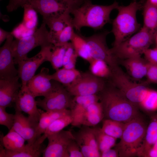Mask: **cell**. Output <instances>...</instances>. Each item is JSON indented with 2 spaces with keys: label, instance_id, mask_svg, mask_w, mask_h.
Instances as JSON below:
<instances>
[{
  "label": "cell",
  "instance_id": "1",
  "mask_svg": "<svg viewBox=\"0 0 157 157\" xmlns=\"http://www.w3.org/2000/svg\"><path fill=\"white\" fill-rule=\"evenodd\" d=\"M97 95L105 119L126 123L139 116L137 106L111 85L106 86Z\"/></svg>",
  "mask_w": 157,
  "mask_h": 157
},
{
  "label": "cell",
  "instance_id": "2",
  "mask_svg": "<svg viewBox=\"0 0 157 157\" xmlns=\"http://www.w3.org/2000/svg\"><path fill=\"white\" fill-rule=\"evenodd\" d=\"M119 6L116 1L107 6L93 4L91 0L85 2L70 12L73 16L72 23L74 28L78 31L84 27L96 30L102 28L110 22L111 12L117 9Z\"/></svg>",
  "mask_w": 157,
  "mask_h": 157
},
{
  "label": "cell",
  "instance_id": "3",
  "mask_svg": "<svg viewBox=\"0 0 157 157\" xmlns=\"http://www.w3.org/2000/svg\"><path fill=\"white\" fill-rule=\"evenodd\" d=\"M142 7L140 3L135 1L127 6H118V14L112 23L111 32L115 36L113 47L130 38L140 28V24L137 21L136 15Z\"/></svg>",
  "mask_w": 157,
  "mask_h": 157
},
{
  "label": "cell",
  "instance_id": "4",
  "mask_svg": "<svg viewBox=\"0 0 157 157\" xmlns=\"http://www.w3.org/2000/svg\"><path fill=\"white\" fill-rule=\"evenodd\" d=\"M147 128L144 120L139 116L126 123L120 140L115 146L119 156H137L143 142Z\"/></svg>",
  "mask_w": 157,
  "mask_h": 157
},
{
  "label": "cell",
  "instance_id": "5",
  "mask_svg": "<svg viewBox=\"0 0 157 157\" xmlns=\"http://www.w3.org/2000/svg\"><path fill=\"white\" fill-rule=\"evenodd\" d=\"M155 35L142 26L136 33L110 49V51L118 60L140 56L153 43Z\"/></svg>",
  "mask_w": 157,
  "mask_h": 157
},
{
  "label": "cell",
  "instance_id": "6",
  "mask_svg": "<svg viewBox=\"0 0 157 157\" xmlns=\"http://www.w3.org/2000/svg\"><path fill=\"white\" fill-rule=\"evenodd\" d=\"M46 25L43 22L39 28L32 34L13 41L12 49L15 64H18L27 59L28 53L37 47L42 48L53 45Z\"/></svg>",
  "mask_w": 157,
  "mask_h": 157
},
{
  "label": "cell",
  "instance_id": "7",
  "mask_svg": "<svg viewBox=\"0 0 157 157\" xmlns=\"http://www.w3.org/2000/svg\"><path fill=\"white\" fill-rule=\"evenodd\" d=\"M110 84L117 89L129 101L137 106L145 97L148 82L137 83L131 81L119 67L112 71Z\"/></svg>",
  "mask_w": 157,
  "mask_h": 157
},
{
  "label": "cell",
  "instance_id": "8",
  "mask_svg": "<svg viewBox=\"0 0 157 157\" xmlns=\"http://www.w3.org/2000/svg\"><path fill=\"white\" fill-rule=\"evenodd\" d=\"M51 91L42 99L36 100L38 106L46 111H57L69 109L73 97L61 83L52 80Z\"/></svg>",
  "mask_w": 157,
  "mask_h": 157
},
{
  "label": "cell",
  "instance_id": "9",
  "mask_svg": "<svg viewBox=\"0 0 157 157\" xmlns=\"http://www.w3.org/2000/svg\"><path fill=\"white\" fill-rule=\"evenodd\" d=\"M106 86L104 79L90 72L81 73L71 84L65 87L73 96L97 94Z\"/></svg>",
  "mask_w": 157,
  "mask_h": 157
},
{
  "label": "cell",
  "instance_id": "10",
  "mask_svg": "<svg viewBox=\"0 0 157 157\" xmlns=\"http://www.w3.org/2000/svg\"><path fill=\"white\" fill-rule=\"evenodd\" d=\"M108 33L105 32L84 37L90 47L92 59L104 61L112 71L119 66L118 60L111 53L106 44V38Z\"/></svg>",
  "mask_w": 157,
  "mask_h": 157
},
{
  "label": "cell",
  "instance_id": "11",
  "mask_svg": "<svg viewBox=\"0 0 157 157\" xmlns=\"http://www.w3.org/2000/svg\"><path fill=\"white\" fill-rule=\"evenodd\" d=\"M48 144L42 151L43 157H69L68 146L74 139L71 130H63L48 136Z\"/></svg>",
  "mask_w": 157,
  "mask_h": 157
},
{
  "label": "cell",
  "instance_id": "12",
  "mask_svg": "<svg viewBox=\"0 0 157 157\" xmlns=\"http://www.w3.org/2000/svg\"><path fill=\"white\" fill-rule=\"evenodd\" d=\"M53 45L41 48L40 51L36 55L31 58H28L18 64V76L21 80L22 86H26L40 66L44 62L48 61Z\"/></svg>",
  "mask_w": 157,
  "mask_h": 157
},
{
  "label": "cell",
  "instance_id": "13",
  "mask_svg": "<svg viewBox=\"0 0 157 157\" xmlns=\"http://www.w3.org/2000/svg\"><path fill=\"white\" fill-rule=\"evenodd\" d=\"M35 98L26 85L22 86L14 103L15 110L26 113L28 114V117L31 122L38 124L42 110L38 108Z\"/></svg>",
  "mask_w": 157,
  "mask_h": 157
},
{
  "label": "cell",
  "instance_id": "14",
  "mask_svg": "<svg viewBox=\"0 0 157 157\" xmlns=\"http://www.w3.org/2000/svg\"><path fill=\"white\" fill-rule=\"evenodd\" d=\"M73 134L84 157H100L92 128L83 125L78 131Z\"/></svg>",
  "mask_w": 157,
  "mask_h": 157
},
{
  "label": "cell",
  "instance_id": "15",
  "mask_svg": "<svg viewBox=\"0 0 157 157\" xmlns=\"http://www.w3.org/2000/svg\"><path fill=\"white\" fill-rule=\"evenodd\" d=\"M45 19L73 9L67 0H33L28 3Z\"/></svg>",
  "mask_w": 157,
  "mask_h": 157
},
{
  "label": "cell",
  "instance_id": "16",
  "mask_svg": "<svg viewBox=\"0 0 157 157\" xmlns=\"http://www.w3.org/2000/svg\"><path fill=\"white\" fill-rule=\"evenodd\" d=\"M13 36L11 34L0 49V78L6 79L18 76V70L15 66L12 49Z\"/></svg>",
  "mask_w": 157,
  "mask_h": 157
},
{
  "label": "cell",
  "instance_id": "17",
  "mask_svg": "<svg viewBox=\"0 0 157 157\" xmlns=\"http://www.w3.org/2000/svg\"><path fill=\"white\" fill-rule=\"evenodd\" d=\"M49 75L48 69L42 68L40 72L27 83L26 86L28 89L35 97H44L51 90L52 83Z\"/></svg>",
  "mask_w": 157,
  "mask_h": 157
},
{
  "label": "cell",
  "instance_id": "18",
  "mask_svg": "<svg viewBox=\"0 0 157 157\" xmlns=\"http://www.w3.org/2000/svg\"><path fill=\"white\" fill-rule=\"evenodd\" d=\"M98 101H99V99L97 94L74 96L69 108L72 119L71 124L74 126L81 125L83 116L88 106Z\"/></svg>",
  "mask_w": 157,
  "mask_h": 157
},
{
  "label": "cell",
  "instance_id": "19",
  "mask_svg": "<svg viewBox=\"0 0 157 157\" xmlns=\"http://www.w3.org/2000/svg\"><path fill=\"white\" fill-rule=\"evenodd\" d=\"M18 76L6 79H0V106L6 108L10 106L20 89Z\"/></svg>",
  "mask_w": 157,
  "mask_h": 157
},
{
  "label": "cell",
  "instance_id": "20",
  "mask_svg": "<svg viewBox=\"0 0 157 157\" xmlns=\"http://www.w3.org/2000/svg\"><path fill=\"white\" fill-rule=\"evenodd\" d=\"M47 138L43 134L35 141L27 143L22 150L15 151L8 150L3 146L0 147V157H39L42 153V144Z\"/></svg>",
  "mask_w": 157,
  "mask_h": 157
},
{
  "label": "cell",
  "instance_id": "21",
  "mask_svg": "<svg viewBox=\"0 0 157 157\" xmlns=\"http://www.w3.org/2000/svg\"><path fill=\"white\" fill-rule=\"evenodd\" d=\"M122 63L133 78L140 79L146 76L149 63L141 56L123 60Z\"/></svg>",
  "mask_w": 157,
  "mask_h": 157
},
{
  "label": "cell",
  "instance_id": "22",
  "mask_svg": "<svg viewBox=\"0 0 157 157\" xmlns=\"http://www.w3.org/2000/svg\"><path fill=\"white\" fill-rule=\"evenodd\" d=\"M69 11L62 14L53 15L43 19V22L46 24L50 29L49 33L52 44L65 26L66 23L71 17Z\"/></svg>",
  "mask_w": 157,
  "mask_h": 157
},
{
  "label": "cell",
  "instance_id": "23",
  "mask_svg": "<svg viewBox=\"0 0 157 157\" xmlns=\"http://www.w3.org/2000/svg\"><path fill=\"white\" fill-rule=\"evenodd\" d=\"M104 118L101 104L99 101L90 105L86 109L83 116L81 125L94 126Z\"/></svg>",
  "mask_w": 157,
  "mask_h": 157
},
{
  "label": "cell",
  "instance_id": "24",
  "mask_svg": "<svg viewBox=\"0 0 157 157\" xmlns=\"http://www.w3.org/2000/svg\"><path fill=\"white\" fill-rule=\"evenodd\" d=\"M69 115H70V111L69 109L45 112L42 111L37 127V138L40 137L44 133L48 126L55 120Z\"/></svg>",
  "mask_w": 157,
  "mask_h": 157
},
{
  "label": "cell",
  "instance_id": "25",
  "mask_svg": "<svg viewBox=\"0 0 157 157\" xmlns=\"http://www.w3.org/2000/svg\"><path fill=\"white\" fill-rule=\"evenodd\" d=\"M1 144L7 150L20 151L24 148L25 140L19 134L12 129L6 135L0 137Z\"/></svg>",
  "mask_w": 157,
  "mask_h": 157
},
{
  "label": "cell",
  "instance_id": "26",
  "mask_svg": "<svg viewBox=\"0 0 157 157\" xmlns=\"http://www.w3.org/2000/svg\"><path fill=\"white\" fill-rule=\"evenodd\" d=\"M157 140V117L147 127L144 140L137 156L147 157L148 153Z\"/></svg>",
  "mask_w": 157,
  "mask_h": 157
},
{
  "label": "cell",
  "instance_id": "27",
  "mask_svg": "<svg viewBox=\"0 0 157 157\" xmlns=\"http://www.w3.org/2000/svg\"><path fill=\"white\" fill-rule=\"evenodd\" d=\"M143 27L156 34L157 32V6L147 0L143 6Z\"/></svg>",
  "mask_w": 157,
  "mask_h": 157
},
{
  "label": "cell",
  "instance_id": "28",
  "mask_svg": "<svg viewBox=\"0 0 157 157\" xmlns=\"http://www.w3.org/2000/svg\"><path fill=\"white\" fill-rule=\"evenodd\" d=\"M81 73L76 68L67 69L63 67L56 70L53 74H50L49 77L51 80L56 81L66 87L73 83Z\"/></svg>",
  "mask_w": 157,
  "mask_h": 157
},
{
  "label": "cell",
  "instance_id": "29",
  "mask_svg": "<svg viewBox=\"0 0 157 157\" xmlns=\"http://www.w3.org/2000/svg\"><path fill=\"white\" fill-rule=\"evenodd\" d=\"M71 42L78 56L89 63L93 59L90 47L84 37L75 32Z\"/></svg>",
  "mask_w": 157,
  "mask_h": 157
},
{
  "label": "cell",
  "instance_id": "30",
  "mask_svg": "<svg viewBox=\"0 0 157 157\" xmlns=\"http://www.w3.org/2000/svg\"><path fill=\"white\" fill-rule=\"evenodd\" d=\"M125 125L126 123L105 119L103 120L101 129L106 134L117 139L121 138Z\"/></svg>",
  "mask_w": 157,
  "mask_h": 157
},
{
  "label": "cell",
  "instance_id": "31",
  "mask_svg": "<svg viewBox=\"0 0 157 157\" xmlns=\"http://www.w3.org/2000/svg\"><path fill=\"white\" fill-rule=\"evenodd\" d=\"M92 129L100 153L115 146L117 139L106 134L101 128L95 126Z\"/></svg>",
  "mask_w": 157,
  "mask_h": 157
},
{
  "label": "cell",
  "instance_id": "32",
  "mask_svg": "<svg viewBox=\"0 0 157 157\" xmlns=\"http://www.w3.org/2000/svg\"><path fill=\"white\" fill-rule=\"evenodd\" d=\"M89 63V72L92 74L103 79L110 78L112 71L105 62L101 60L92 59Z\"/></svg>",
  "mask_w": 157,
  "mask_h": 157
},
{
  "label": "cell",
  "instance_id": "33",
  "mask_svg": "<svg viewBox=\"0 0 157 157\" xmlns=\"http://www.w3.org/2000/svg\"><path fill=\"white\" fill-rule=\"evenodd\" d=\"M68 43L63 45H53L52 47L48 61L56 70L63 67L64 57Z\"/></svg>",
  "mask_w": 157,
  "mask_h": 157
},
{
  "label": "cell",
  "instance_id": "34",
  "mask_svg": "<svg viewBox=\"0 0 157 157\" xmlns=\"http://www.w3.org/2000/svg\"><path fill=\"white\" fill-rule=\"evenodd\" d=\"M23 7L24 12L22 22L27 28L35 31L38 23L37 12L29 4L24 5Z\"/></svg>",
  "mask_w": 157,
  "mask_h": 157
},
{
  "label": "cell",
  "instance_id": "35",
  "mask_svg": "<svg viewBox=\"0 0 157 157\" xmlns=\"http://www.w3.org/2000/svg\"><path fill=\"white\" fill-rule=\"evenodd\" d=\"M72 23V18L71 17L67 21L63 30L54 40V45H63L71 40L75 33Z\"/></svg>",
  "mask_w": 157,
  "mask_h": 157
},
{
  "label": "cell",
  "instance_id": "36",
  "mask_svg": "<svg viewBox=\"0 0 157 157\" xmlns=\"http://www.w3.org/2000/svg\"><path fill=\"white\" fill-rule=\"evenodd\" d=\"M72 122L70 115L59 118L52 122L43 134L47 138L48 136L57 133L63 130Z\"/></svg>",
  "mask_w": 157,
  "mask_h": 157
},
{
  "label": "cell",
  "instance_id": "37",
  "mask_svg": "<svg viewBox=\"0 0 157 157\" xmlns=\"http://www.w3.org/2000/svg\"><path fill=\"white\" fill-rule=\"evenodd\" d=\"M78 57L71 42H69L64 57L63 67L67 69L76 68V60Z\"/></svg>",
  "mask_w": 157,
  "mask_h": 157
},
{
  "label": "cell",
  "instance_id": "38",
  "mask_svg": "<svg viewBox=\"0 0 157 157\" xmlns=\"http://www.w3.org/2000/svg\"><path fill=\"white\" fill-rule=\"evenodd\" d=\"M140 105L147 110L157 108V91L149 89L145 97Z\"/></svg>",
  "mask_w": 157,
  "mask_h": 157
},
{
  "label": "cell",
  "instance_id": "39",
  "mask_svg": "<svg viewBox=\"0 0 157 157\" xmlns=\"http://www.w3.org/2000/svg\"><path fill=\"white\" fill-rule=\"evenodd\" d=\"M6 108L0 106V124L6 126L10 130L13 127L15 116L7 113Z\"/></svg>",
  "mask_w": 157,
  "mask_h": 157
},
{
  "label": "cell",
  "instance_id": "40",
  "mask_svg": "<svg viewBox=\"0 0 157 157\" xmlns=\"http://www.w3.org/2000/svg\"><path fill=\"white\" fill-rule=\"evenodd\" d=\"M35 31L28 29L22 22L15 28L11 33L16 39H20L32 34Z\"/></svg>",
  "mask_w": 157,
  "mask_h": 157
},
{
  "label": "cell",
  "instance_id": "41",
  "mask_svg": "<svg viewBox=\"0 0 157 157\" xmlns=\"http://www.w3.org/2000/svg\"><path fill=\"white\" fill-rule=\"evenodd\" d=\"M69 157H84L80 148L75 139L72 141L67 147Z\"/></svg>",
  "mask_w": 157,
  "mask_h": 157
},
{
  "label": "cell",
  "instance_id": "42",
  "mask_svg": "<svg viewBox=\"0 0 157 157\" xmlns=\"http://www.w3.org/2000/svg\"><path fill=\"white\" fill-rule=\"evenodd\" d=\"M146 76L148 83L157 84V65L149 63Z\"/></svg>",
  "mask_w": 157,
  "mask_h": 157
},
{
  "label": "cell",
  "instance_id": "43",
  "mask_svg": "<svg viewBox=\"0 0 157 157\" xmlns=\"http://www.w3.org/2000/svg\"><path fill=\"white\" fill-rule=\"evenodd\" d=\"M33 0H9L6 9L9 12L16 10L19 8L23 7L24 6Z\"/></svg>",
  "mask_w": 157,
  "mask_h": 157
},
{
  "label": "cell",
  "instance_id": "44",
  "mask_svg": "<svg viewBox=\"0 0 157 157\" xmlns=\"http://www.w3.org/2000/svg\"><path fill=\"white\" fill-rule=\"evenodd\" d=\"M143 54L148 62L157 65V47L154 49L148 48L144 51Z\"/></svg>",
  "mask_w": 157,
  "mask_h": 157
},
{
  "label": "cell",
  "instance_id": "45",
  "mask_svg": "<svg viewBox=\"0 0 157 157\" xmlns=\"http://www.w3.org/2000/svg\"><path fill=\"white\" fill-rule=\"evenodd\" d=\"M100 157H117L119 156L117 150L115 149H109L100 153Z\"/></svg>",
  "mask_w": 157,
  "mask_h": 157
},
{
  "label": "cell",
  "instance_id": "46",
  "mask_svg": "<svg viewBox=\"0 0 157 157\" xmlns=\"http://www.w3.org/2000/svg\"><path fill=\"white\" fill-rule=\"evenodd\" d=\"M73 6L74 9H76L83 4L85 2L90 0H67ZM73 9V10H74Z\"/></svg>",
  "mask_w": 157,
  "mask_h": 157
},
{
  "label": "cell",
  "instance_id": "47",
  "mask_svg": "<svg viewBox=\"0 0 157 157\" xmlns=\"http://www.w3.org/2000/svg\"><path fill=\"white\" fill-rule=\"evenodd\" d=\"M12 34L11 32H8L3 29L1 27L0 28V44Z\"/></svg>",
  "mask_w": 157,
  "mask_h": 157
},
{
  "label": "cell",
  "instance_id": "48",
  "mask_svg": "<svg viewBox=\"0 0 157 157\" xmlns=\"http://www.w3.org/2000/svg\"><path fill=\"white\" fill-rule=\"evenodd\" d=\"M149 2L152 4L157 6V0H149Z\"/></svg>",
  "mask_w": 157,
  "mask_h": 157
},
{
  "label": "cell",
  "instance_id": "49",
  "mask_svg": "<svg viewBox=\"0 0 157 157\" xmlns=\"http://www.w3.org/2000/svg\"><path fill=\"white\" fill-rule=\"evenodd\" d=\"M151 148H153L154 149L157 150V140Z\"/></svg>",
  "mask_w": 157,
  "mask_h": 157
},
{
  "label": "cell",
  "instance_id": "50",
  "mask_svg": "<svg viewBox=\"0 0 157 157\" xmlns=\"http://www.w3.org/2000/svg\"><path fill=\"white\" fill-rule=\"evenodd\" d=\"M155 40L156 42V44L157 45V32L156 34V35H155Z\"/></svg>",
  "mask_w": 157,
  "mask_h": 157
},
{
  "label": "cell",
  "instance_id": "51",
  "mask_svg": "<svg viewBox=\"0 0 157 157\" xmlns=\"http://www.w3.org/2000/svg\"><path fill=\"white\" fill-rule=\"evenodd\" d=\"M1 1V0H0Z\"/></svg>",
  "mask_w": 157,
  "mask_h": 157
}]
</instances>
